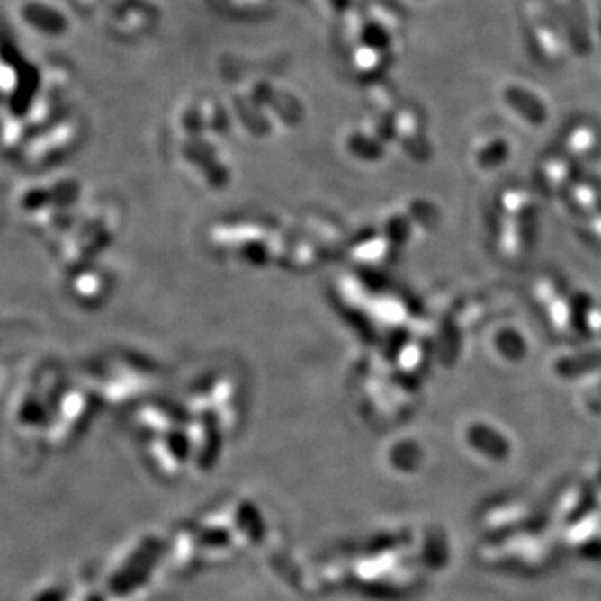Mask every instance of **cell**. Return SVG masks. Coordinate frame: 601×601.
I'll list each match as a JSON object with an SVG mask.
<instances>
[{
	"label": "cell",
	"mask_w": 601,
	"mask_h": 601,
	"mask_svg": "<svg viewBox=\"0 0 601 601\" xmlns=\"http://www.w3.org/2000/svg\"><path fill=\"white\" fill-rule=\"evenodd\" d=\"M32 601H66V591L58 587H52V588L37 593Z\"/></svg>",
	"instance_id": "2"
},
{
	"label": "cell",
	"mask_w": 601,
	"mask_h": 601,
	"mask_svg": "<svg viewBox=\"0 0 601 601\" xmlns=\"http://www.w3.org/2000/svg\"><path fill=\"white\" fill-rule=\"evenodd\" d=\"M46 415L44 398L37 391H25L21 398V401H19V405H17V409H15L17 423L22 425V426H27V428H34L46 419Z\"/></svg>",
	"instance_id": "1"
}]
</instances>
